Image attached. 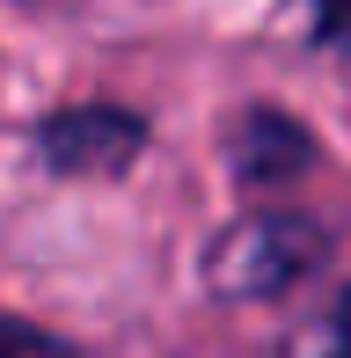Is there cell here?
I'll return each instance as SVG.
<instances>
[{
  "label": "cell",
  "instance_id": "5b68a950",
  "mask_svg": "<svg viewBox=\"0 0 351 358\" xmlns=\"http://www.w3.org/2000/svg\"><path fill=\"white\" fill-rule=\"evenodd\" d=\"M300 358H351V285L337 292V307L322 315V329L300 344Z\"/></svg>",
  "mask_w": 351,
  "mask_h": 358
},
{
  "label": "cell",
  "instance_id": "6da1fadb",
  "mask_svg": "<svg viewBox=\"0 0 351 358\" xmlns=\"http://www.w3.org/2000/svg\"><path fill=\"white\" fill-rule=\"evenodd\" d=\"M322 256H329V234L308 213H242L205 249V292L227 307H257L293 292Z\"/></svg>",
  "mask_w": 351,
  "mask_h": 358
},
{
  "label": "cell",
  "instance_id": "8992f818",
  "mask_svg": "<svg viewBox=\"0 0 351 358\" xmlns=\"http://www.w3.org/2000/svg\"><path fill=\"white\" fill-rule=\"evenodd\" d=\"M315 44L351 59V0H315Z\"/></svg>",
  "mask_w": 351,
  "mask_h": 358
},
{
  "label": "cell",
  "instance_id": "3957f363",
  "mask_svg": "<svg viewBox=\"0 0 351 358\" xmlns=\"http://www.w3.org/2000/svg\"><path fill=\"white\" fill-rule=\"evenodd\" d=\"M322 161V146H315L308 124H293L285 110L271 103H249L242 117H234L227 132V169L242 190H278V183H300V176Z\"/></svg>",
  "mask_w": 351,
  "mask_h": 358
},
{
  "label": "cell",
  "instance_id": "277c9868",
  "mask_svg": "<svg viewBox=\"0 0 351 358\" xmlns=\"http://www.w3.org/2000/svg\"><path fill=\"white\" fill-rule=\"evenodd\" d=\"M0 358H81V351H73L66 336L37 329V322H15V315H0Z\"/></svg>",
  "mask_w": 351,
  "mask_h": 358
},
{
  "label": "cell",
  "instance_id": "7a4b0ae2",
  "mask_svg": "<svg viewBox=\"0 0 351 358\" xmlns=\"http://www.w3.org/2000/svg\"><path fill=\"white\" fill-rule=\"evenodd\" d=\"M37 154L52 176H81V183H103V176H124L139 154H147V117L124 103H73L52 110L37 124Z\"/></svg>",
  "mask_w": 351,
  "mask_h": 358
}]
</instances>
